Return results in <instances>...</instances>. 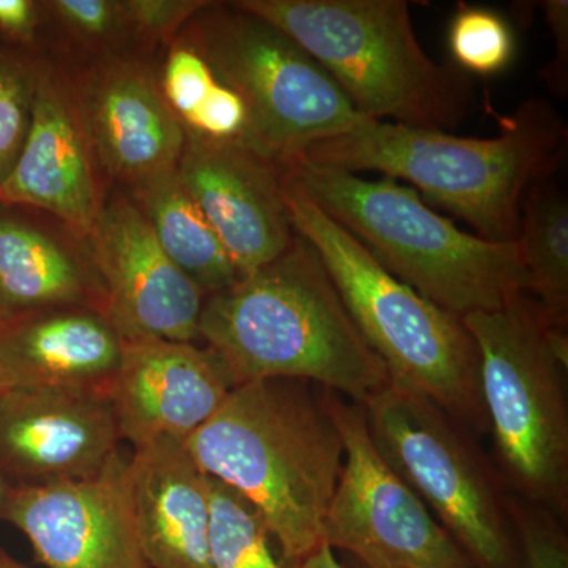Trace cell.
<instances>
[{
  "mask_svg": "<svg viewBox=\"0 0 568 568\" xmlns=\"http://www.w3.org/2000/svg\"><path fill=\"white\" fill-rule=\"evenodd\" d=\"M185 447L256 508L287 566L324 544L345 457L328 390L294 379L239 384Z\"/></svg>",
  "mask_w": 568,
  "mask_h": 568,
  "instance_id": "cell-1",
  "label": "cell"
},
{
  "mask_svg": "<svg viewBox=\"0 0 568 568\" xmlns=\"http://www.w3.org/2000/svg\"><path fill=\"white\" fill-rule=\"evenodd\" d=\"M7 320L6 313H3L2 306H0V324Z\"/></svg>",
  "mask_w": 568,
  "mask_h": 568,
  "instance_id": "cell-35",
  "label": "cell"
},
{
  "mask_svg": "<svg viewBox=\"0 0 568 568\" xmlns=\"http://www.w3.org/2000/svg\"><path fill=\"white\" fill-rule=\"evenodd\" d=\"M130 190L163 252L205 297L241 280L219 235L183 186L178 168Z\"/></svg>",
  "mask_w": 568,
  "mask_h": 568,
  "instance_id": "cell-21",
  "label": "cell"
},
{
  "mask_svg": "<svg viewBox=\"0 0 568 568\" xmlns=\"http://www.w3.org/2000/svg\"><path fill=\"white\" fill-rule=\"evenodd\" d=\"M0 517L29 538L47 568H148L121 454L84 480L10 487Z\"/></svg>",
  "mask_w": 568,
  "mask_h": 568,
  "instance_id": "cell-12",
  "label": "cell"
},
{
  "mask_svg": "<svg viewBox=\"0 0 568 568\" xmlns=\"http://www.w3.org/2000/svg\"><path fill=\"white\" fill-rule=\"evenodd\" d=\"M88 237L104 313L123 339H200L205 295L163 252L132 197L102 205Z\"/></svg>",
  "mask_w": 568,
  "mask_h": 568,
  "instance_id": "cell-11",
  "label": "cell"
},
{
  "mask_svg": "<svg viewBox=\"0 0 568 568\" xmlns=\"http://www.w3.org/2000/svg\"><path fill=\"white\" fill-rule=\"evenodd\" d=\"M235 387L211 347L163 338L123 339L121 364L106 388L121 439L185 443Z\"/></svg>",
  "mask_w": 568,
  "mask_h": 568,
  "instance_id": "cell-15",
  "label": "cell"
},
{
  "mask_svg": "<svg viewBox=\"0 0 568 568\" xmlns=\"http://www.w3.org/2000/svg\"><path fill=\"white\" fill-rule=\"evenodd\" d=\"M200 339L235 386L305 381L357 405L388 386L386 366L355 327L320 254L298 234L282 256L205 297Z\"/></svg>",
  "mask_w": 568,
  "mask_h": 568,
  "instance_id": "cell-2",
  "label": "cell"
},
{
  "mask_svg": "<svg viewBox=\"0 0 568 568\" xmlns=\"http://www.w3.org/2000/svg\"><path fill=\"white\" fill-rule=\"evenodd\" d=\"M37 70L0 51V183L22 151L31 126Z\"/></svg>",
  "mask_w": 568,
  "mask_h": 568,
  "instance_id": "cell-25",
  "label": "cell"
},
{
  "mask_svg": "<svg viewBox=\"0 0 568 568\" xmlns=\"http://www.w3.org/2000/svg\"><path fill=\"white\" fill-rule=\"evenodd\" d=\"M178 174L242 276L293 244L283 196V166L239 142L186 133Z\"/></svg>",
  "mask_w": 568,
  "mask_h": 568,
  "instance_id": "cell-14",
  "label": "cell"
},
{
  "mask_svg": "<svg viewBox=\"0 0 568 568\" xmlns=\"http://www.w3.org/2000/svg\"><path fill=\"white\" fill-rule=\"evenodd\" d=\"M84 130L48 74L37 71L31 126L0 203L32 205L88 234L99 213V194Z\"/></svg>",
  "mask_w": 568,
  "mask_h": 568,
  "instance_id": "cell-19",
  "label": "cell"
},
{
  "mask_svg": "<svg viewBox=\"0 0 568 568\" xmlns=\"http://www.w3.org/2000/svg\"><path fill=\"white\" fill-rule=\"evenodd\" d=\"M0 568H28L22 566V564L18 562L11 558V556L7 555L2 548H0Z\"/></svg>",
  "mask_w": 568,
  "mask_h": 568,
  "instance_id": "cell-33",
  "label": "cell"
},
{
  "mask_svg": "<svg viewBox=\"0 0 568 568\" xmlns=\"http://www.w3.org/2000/svg\"><path fill=\"white\" fill-rule=\"evenodd\" d=\"M47 6L80 39L108 40L129 29L122 2L114 0H55Z\"/></svg>",
  "mask_w": 568,
  "mask_h": 568,
  "instance_id": "cell-29",
  "label": "cell"
},
{
  "mask_svg": "<svg viewBox=\"0 0 568 568\" xmlns=\"http://www.w3.org/2000/svg\"><path fill=\"white\" fill-rule=\"evenodd\" d=\"M183 43L244 100L254 149L280 164L368 121L297 41L233 3L205 7Z\"/></svg>",
  "mask_w": 568,
  "mask_h": 568,
  "instance_id": "cell-9",
  "label": "cell"
},
{
  "mask_svg": "<svg viewBox=\"0 0 568 568\" xmlns=\"http://www.w3.org/2000/svg\"><path fill=\"white\" fill-rule=\"evenodd\" d=\"M291 179L392 275L459 317L489 312L526 293L517 242L499 244L458 230L429 209L413 186L294 156Z\"/></svg>",
  "mask_w": 568,
  "mask_h": 568,
  "instance_id": "cell-6",
  "label": "cell"
},
{
  "mask_svg": "<svg viewBox=\"0 0 568 568\" xmlns=\"http://www.w3.org/2000/svg\"><path fill=\"white\" fill-rule=\"evenodd\" d=\"M0 306L7 317L55 306L104 313V291L93 264L0 203Z\"/></svg>",
  "mask_w": 568,
  "mask_h": 568,
  "instance_id": "cell-20",
  "label": "cell"
},
{
  "mask_svg": "<svg viewBox=\"0 0 568 568\" xmlns=\"http://www.w3.org/2000/svg\"><path fill=\"white\" fill-rule=\"evenodd\" d=\"M566 153V122L547 99L530 97L496 138L365 121L295 156L347 173L377 171L410 183L426 201L473 226L478 237L514 244L523 197L534 183L555 178Z\"/></svg>",
  "mask_w": 568,
  "mask_h": 568,
  "instance_id": "cell-3",
  "label": "cell"
},
{
  "mask_svg": "<svg viewBox=\"0 0 568 568\" xmlns=\"http://www.w3.org/2000/svg\"><path fill=\"white\" fill-rule=\"evenodd\" d=\"M538 6L544 10L545 20L551 29L556 43L555 59L540 71V78L556 97L566 99L568 93V2L567 0H547Z\"/></svg>",
  "mask_w": 568,
  "mask_h": 568,
  "instance_id": "cell-30",
  "label": "cell"
},
{
  "mask_svg": "<svg viewBox=\"0 0 568 568\" xmlns=\"http://www.w3.org/2000/svg\"><path fill=\"white\" fill-rule=\"evenodd\" d=\"M526 294L552 327L568 324V200L555 182L534 183L523 197L517 239Z\"/></svg>",
  "mask_w": 568,
  "mask_h": 568,
  "instance_id": "cell-22",
  "label": "cell"
},
{
  "mask_svg": "<svg viewBox=\"0 0 568 568\" xmlns=\"http://www.w3.org/2000/svg\"><path fill=\"white\" fill-rule=\"evenodd\" d=\"M82 123L100 162L130 189L170 173L186 133L159 82L134 63H110L85 84Z\"/></svg>",
  "mask_w": 568,
  "mask_h": 568,
  "instance_id": "cell-16",
  "label": "cell"
},
{
  "mask_svg": "<svg viewBox=\"0 0 568 568\" xmlns=\"http://www.w3.org/2000/svg\"><path fill=\"white\" fill-rule=\"evenodd\" d=\"M518 568H568L562 519L547 508L508 497Z\"/></svg>",
  "mask_w": 568,
  "mask_h": 568,
  "instance_id": "cell-26",
  "label": "cell"
},
{
  "mask_svg": "<svg viewBox=\"0 0 568 568\" xmlns=\"http://www.w3.org/2000/svg\"><path fill=\"white\" fill-rule=\"evenodd\" d=\"M0 392H3L2 384H0Z\"/></svg>",
  "mask_w": 568,
  "mask_h": 568,
  "instance_id": "cell-37",
  "label": "cell"
},
{
  "mask_svg": "<svg viewBox=\"0 0 568 568\" xmlns=\"http://www.w3.org/2000/svg\"><path fill=\"white\" fill-rule=\"evenodd\" d=\"M39 26V6L32 0H0V33L14 43H31Z\"/></svg>",
  "mask_w": 568,
  "mask_h": 568,
  "instance_id": "cell-31",
  "label": "cell"
},
{
  "mask_svg": "<svg viewBox=\"0 0 568 568\" xmlns=\"http://www.w3.org/2000/svg\"><path fill=\"white\" fill-rule=\"evenodd\" d=\"M454 65L466 74L491 77L515 58L514 31L506 18L485 7H462L448 28Z\"/></svg>",
  "mask_w": 568,
  "mask_h": 568,
  "instance_id": "cell-24",
  "label": "cell"
},
{
  "mask_svg": "<svg viewBox=\"0 0 568 568\" xmlns=\"http://www.w3.org/2000/svg\"><path fill=\"white\" fill-rule=\"evenodd\" d=\"M121 440L106 390L0 392V473L10 487L97 476L121 454Z\"/></svg>",
  "mask_w": 568,
  "mask_h": 568,
  "instance_id": "cell-13",
  "label": "cell"
},
{
  "mask_svg": "<svg viewBox=\"0 0 568 568\" xmlns=\"http://www.w3.org/2000/svg\"><path fill=\"white\" fill-rule=\"evenodd\" d=\"M283 178L294 233L320 254L355 327L386 366L388 386L424 396L470 433H488L478 351L463 317L392 275L284 171Z\"/></svg>",
  "mask_w": 568,
  "mask_h": 568,
  "instance_id": "cell-4",
  "label": "cell"
},
{
  "mask_svg": "<svg viewBox=\"0 0 568 568\" xmlns=\"http://www.w3.org/2000/svg\"><path fill=\"white\" fill-rule=\"evenodd\" d=\"M10 484L3 474L0 473V510H2L3 503H6V497L9 495Z\"/></svg>",
  "mask_w": 568,
  "mask_h": 568,
  "instance_id": "cell-34",
  "label": "cell"
},
{
  "mask_svg": "<svg viewBox=\"0 0 568 568\" xmlns=\"http://www.w3.org/2000/svg\"><path fill=\"white\" fill-rule=\"evenodd\" d=\"M209 485L213 568H290L256 508L216 478L209 477Z\"/></svg>",
  "mask_w": 568,
  "mask_h": 568,
  "instance_id": "cell-23",
  "label": "cell"
},
{
  "mask_svg": "<svg viewBox=\"0 0 568 568\" xmlns=\"http://www.w3.org/2000/svg\"><path fill=\"white\" fill-rule=\"evenodd\" d=\"M287 33L368 121L458 129L476 111L473 78L426 54L406 0H239Z\"/></svg>",
  "mask_w": 568,
  "mask_h": 568,
  "instance_id": "cell-5",
  "label": "cell"
},
{
  "mask_svg": "<svg viewBox=\"0 0 568 568\" xmlns=\"http://www.w3.org/2000/svg\"><path fill=\"white\" fill-rule=\"evenodd\" d=\"M354 567L355 568H366L365 566H362V564L355 562V560H354Z\"/></svg>",
  "mask_w": 568,
  "mask_h": 568,
  "instance_id": "cell-36",
  "label": "cell"
},
{
  "mask_svg": "<svg viewBox=\"0 0 568 568\" xmlns=\"http://www.w3.org/2000/svg\"><path fill=\"white\" fill-rule=\"evenodd\" d=\"M373 443L473 568H518L506 485L474 433L435 403L392 386L365 403Z\"/></svg>",
  "mask_w": 568,
  "mask_h": 568,
  "instance_id": "cell-8",
  "label": "cell"
},
{
  "mask_svg": "<svg viewBox=\"0 0 568 568\" xmlns=\"http://www.w3.org/2000/svg\"><path fill=\"white\" fill-rule=\"evenodd\" d=\"M212 2L203 0H126V28L149 40H166Z\"/></svg>",
  "mask_w": 568,
  "mask_h": 568,
  "instance_id": "cell-28",
  "label": "cell"
},
{
  "mask_svg": "<svg viewBox=\"0 0 568 568\" xmlns=\"http://www.w3.org/2000/svg\"><path fill=\"white\" fill-rule=\"evenodd\" d=\"M290 568H345L336 559L335 551L327 544L320 545L315 551L304 559L293 564Z\"/></svg>",
  "mask_w": 568,
  "mask_h": 568,
  "instance_id": "cell-32",
  "label": "cell"
},
{
  "mask_svg": "<svg viewBox=\"0 0 568 568\" xmlns=\"http://www.w3.org/2000/svg\"><path fill=\"white\" fill-rule=\"evenodd\" d=\"M480 362L496 470L508 495L568 514L566 328L547 323L528 294L463 317Z\"/></svg>",
  "mask_w": 568,
  "mask_h": 568,
  "instance_id": "cell-7",
  "label": "cell"
},
{
  "mask_svg": "<svg viewBox=\"0 0 568 568\" xmlns=\"http://www.w3.org/2000/svg\"><path fill=\"white\" fill-rule=\"evenodd\" d=\"M216 81L219 78L213 74L203 55L197 54L189 44L181 43L168 55L160 89L168 106L182 123L204 102Z\"/></svg>",
  "mask_w": 568,
  "mask_h": 568,
  "instance_id": "cell-27",
  "label": "cell"
},
{
  "mask_svg": "<svg viewBox=\"0 0 568 568\" xmlns=\"http://www.w3.org/2000/svg\"><path fill=\"white\" fill-rule=\"evenodd\" d=\"M123 338L106 313L55 306L0 324V384L106 390L121 364Z\"/></svg>",
  "mask_w": 568,
  "mask_h": 568,
  "instance_id": "cell-18",
  "label": "cell"
},
{
  "mask_svg": "<svg viewBox=\"0 0 568 568\" xmlns=\"http://www.w3.org/2000/svg\"><path fill=\"white\" fill-rule=\"evenodd\" d=\"M342 433V473L323 540L366 568H473L462 549L379 454L364 406L328 390Z\"/></svg>",
  "mask_w": 568,
  "mask_h": 568,
  "instance_id": "cell-10",
  "label": "cell"
},
{
  "mask_svg": "<svg viewBox=\"0 0 568 568\" xmlns=\"http://www.w3.org/2000/svg\"><path fill=\"white\" fill-rule=\"evenodd\" d=\"M130 497L148 568H213L211 485L181 440H153L126 459Z\"/></svg>",
  "mask_w": 568,
  "mask_h": 568,
  "instance_id": "cell-17",
  "label": "cell"
}]
</instances>
